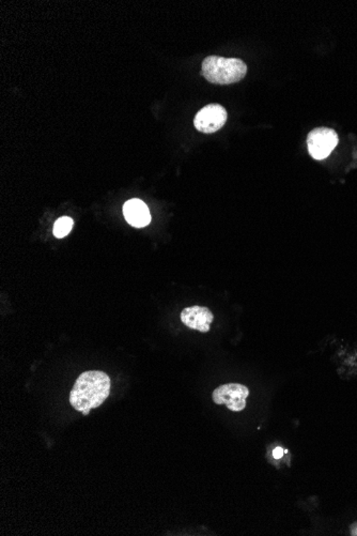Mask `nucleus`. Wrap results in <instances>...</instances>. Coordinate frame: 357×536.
I'll use <instances>...</instances> for the list:
<instances>
[{
	"label": "nucleus",
	"mask_w": 357,
	"mask_h": 536,
	"mask_svg": "<svg viewBox=\"0 0 357 536\" xmlns=\"http://www.w3.org/2000/svg\"><path fill=\"white\" fill-rule=\"evenodd\" d=\"M249 396V388L240 384H227L218 386L212 395L216 405H226L233 413H240L245 409Z\"/></svg>",
	"instance_id": "nucleus-4"
},
{
	"label": "nucleus",
	"mask_w": 357,
	"mask_h": 536,
	"mask_svg": "<svg viewBox=\"0 0 357 536\" xmlns=\"http://www.w3.org/2000/svg\"><path fill=\"white\" fill-rule=\"evenodd\" d=\"M339 142V138L334 130L317 128L308 134L307 146L308 152L315 160L321 161L329 157Z\"/></svg>",
	"instance_id": "nucleus-3"
},
{
	"label": "nucleus",
	"mask_w": 357,
	"mask_h": 536,
	"mask_svg": "<svg viewBox=\"0 0 357 536\" xmlns=\"http://www.w3.org/2000/svg\"><path fill=\"white\" fill-rule=\"evenodd\" d=\"M111 393V379L101 370L82 372L70 393V403L77 411L100 407Z\"/></svg>",
	"instance_id": "nucleus-1"
},
{
	"label": "nucleus",
	"mask_w": 357,
	"mask_h": 536,
	"mask_svg": "<svg viewBox=\"0 0 357 536\" xmlns=\"http://www.w3.org/2000/svg\"><path fill=\"white\" fill-rule=\"evenodd\" d=\"M123 214L127 223L136 229H142L151 222V214L148 206L142 200L136 198L125 202L123 206Z\"/></svg>",
	"instance_id": "nucleus-7"
},
{
	"label": "nucleus",
	"mask_w": 357,
	"mask_h": 536,
	"mask_svg": "<svg viewBox=\"0 0 357 536\" xmlns=\"http://www.w3.org/2000/svg\"><path fill=\"white\" fill-rule=\"evenodd\" d=\"M74 221L69 217H63L56 221L54 225V236L58 239L67 237L73 229Z\"/></svg>",
	"instance_id": "nucleus-8"
},
{
	"label": "nucleus",
	"mask_w": 357,
	"mask_h": 536,
	"mask_svg": "<svg viewBox=\"0 0 357 536\" xmlns=\"http://www.w3.org/2000/svg\"><path fill=\"white\" fill-rule=\"evenodd\" d=\"M351 535L357 536V523H353L350 528Z\"/></svg>",
	"instance_id": "nucleus-10"
},
{
	"label": "nucleus",
	"mask_w": 357,
	"mask_h": 536,
	"mask_svg": "<svg viewBox=\"0 0 357 536\" xmlns=\"http://www.w3.org/2000/svg\"><path fill=\"white\" fill-rule=\"evenodd\" d=\"M214 316L211 310L204 306H189L181 312V322L193 330L201 333L209 332Z\"/></svg>",
	"instance_id": "nucleus-6"
},
{
	"label": "nucleus",
	"mask_w": 357,
	"mask_h": 536,
	"mask_svg": "<svg viewBox=\"0 0 357 536\" xmlns=\"http://www.w3.org/2000/svg\"><path fill=\"white\" fill-rule=\"evenodd\" d=\"M246 73V63L237 58L209 56L202 62V76L212 84H234L242 80Z\"/></svg>",
	"instance_id": "nucleus-2"
},
{
	"label": "nucleus",
	"mask_w": 357,
	"mask_h": 536,
	"mask_svg": "<svg viewBox=\"0 0 357 536\" xmlns=\"http://www.w3.org/2000/svg\"><path fill=\"white\" fill-rule=\"evenodd\" d=\"M228 114L220 104H210L202 107L194 119L196 129L202 133H215L226 123Z\"/></svg>",
	"instance_id": "nucleus-5"
},
{
	"label": "nucleus",
	"mask_w": 357,
	"mask_h": 536,
	"mask_svg": "<svg viewBox=\"0 0 357 536\" xmlns=\"http://www.w3.org/2000/svg\"><path fill=\"white\" fill-rule=\"evenodd\" d=\"M284 450L282 448H276L274 449L273 451V457L275 459H280L282 458V456H284Z\"/></svg>",
	"instance_id": "nucleus-9"
}]
</instances>
